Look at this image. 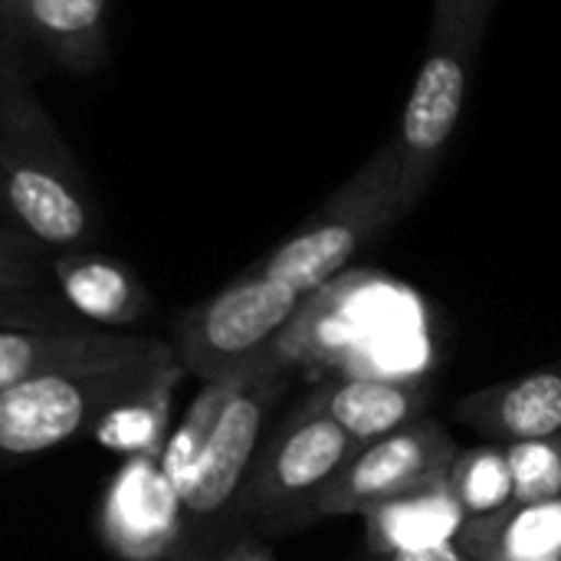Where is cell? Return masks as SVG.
I'll return each mask as SVG.
<instances>
[{"mask_svg":"<svg viewBox=\"0 0 561 561\" xmlns=\"http://www.w3.org/2000/svg\"><path fill=\"white\" fill-rule=\"evenodd\" d=\"M355 450L358 444L335 421L299 404L256 454L240 490V506L250 513H276L302 500L312 503Z\"/></svg>","mask_w":561,"mask_h":561,"instance_id":"7","label":"cell"},{"mask_svg":"<svg viewBox=\"0 0 561 561\" xmlns=\"http://www.w3.org/2000/svg\"><path fill=\"white\" fill-rule=\"evenodd\" d=\"M217 561H279L273 552H266V549H260V546H237V549H230L227 556H220Z\"/></svg>","mask_w":561,"mask_h":561,"instance_id":"24","label":"cell"},{"mask_svg":"<svg viewBox=\"0 0 561 561\" xmlns=\"http://www.w3.org/2000/svg\"><path fill=\"white\" fill-rule=\"evenodd\" d=\"M85 325L56 309L46 293H7L0 296V329H66Z\"/></svg>","mask_w":561,"mask_h":561,"instance_id":"22","label":"cell"},{"mask_svg":"<svg viewBox=\"0 0 561 561\" xmlns=\"http://www.w3.org/2000/svg\"><path fill=\"white\" fill-rule=\"evenodd\" d=\"M302 302L306 296L253 266L181 316L174 355L204 385L240 375L276 348Z\"/></svg>","mask_w":561,"mask_h":561,"instance_id":"5","label":"cell"},{"mask_svg":"<svg viewBox=\"0 0 561 561\" xmlns=\"http://www.w3.org/2000/svg\"><path fill=\"white\" fill-rule=\"evenodd\" d=\"M490 7L493 0H434L431 43L394 135L404 178L417 197H424L460 122Z\"/></svg>","mask_w":561,"mask_h":561,"instance_id":"4","label":"cell"},{"mask_svg":"<svg viewBox=\"0 0 561 561\" xmlns=\"http://www.w3.org/2000/svg\"><path fill=\"white\" fill-rule=\"evenodd\" d=\"M158 339L105 332L92 325L66 329H0V391L33 378L138 358L158 348Z\"/></svg>","mask_w":561,"mask_h":561,"instance_id":"10","label":"cell"},{"mask_svg":"<svg viewBox=\"0 0 561 561\" xmlns=\"http://www.w3.org/2000/svg\"><path fill=\"white\" fill-rule=\"evenodd\" d=\"M510 463H513V506L559 500L561 496V434L542 440H523L506 444Z\"/></svg>","mask_w":561,"mask_h":561,"instance_id":"20","label":"cell"},{"mask_svg":"<svg viewBox=\"0 0 561 561\" xmlns=\"http://www.w3.org/2000/svg\"><path fill=\"white\" fill-rule=\"evenodd\" d=\"M49 279L66 309L92 329L122 332L151 316L154 299L141 276L95 247L49 256Z\"/></svg>","mask_w":561,"mask_h":561,"instance_id":"12","label":"cell"},{"mask_svg":"<svg viewBox=\"0 0 561 561\" xmlns=\"http://www.w3.org/2000/svg\"><path fill=\"white\" fill-rule=\"evenodd\" d=\"M457 542L473 561L561 559V496L470 519Z\"/></svg>","mask_w":561,"mask_h":561,"instance_id":"17","label":"cell"},{"mask_svg":"<svg viewBox=\"0 0 561 561\" xmlns=\"http://www.w3.org/2000/svg\"><path fill=\"white\" fill-rule=\"evenodd\" d=\"M184 529V503L158 470V457H135L105 500V539L128 561L164 556Z\"/></svg>","mask_w":561,"mask_h":561,"instance_id":"11","label":"cell"},{"mask_svg":"<svg viewBox=\"0 0 561 561\" xmlns=\"http://www.w3.org/2000/svg\"><path fill=\"white\" fill-rule=\"evenodd\" d=\"M394 138L375 151L289 240L256 263L260 273L286 283L299 296H312L375 240H381L404 214L417 207Z\"/></svg>","mask_w":561,"mask_h":561,"instance_id":"2","label":"cell"},{"mask_svg":"<svg viewBox=\"0 0 561 561\" xmlns=\"http://www.w3.org/2000/svg\"><path fill=\"white\" fill-rule=\"evenodd\" d=\"M375 561H473L467 556V549L460 542H444V546H431V549H414V552H394V556H381Z\"/></svg>","mask_w":561,"mask_h":561,"instance_id":"23","label":"cell"},{"mask_svg":"<svg viewBox=\"0 0 561 561\" xmlns=\"http://www.w3.org/2000/svg\"><path fill=\"white\" fill-rule=\"evenodd\" d=\"M362 519H365V546L375 559L457 542L470 523L447 477L424 490L381 503L368 510Z\"/></svg>","mask_w":561,"mask_h":561,"instance_id":"15","label":"cell"},{"mask_svg":"<svg viewBox=\"0 0 561 561\" xmlns=\"http://www.w3.org/2000/svg\"><path fill=\"white\" fill-rule=\"evenodd\" d=\"M184 365L178 355L164 365H158L145 381H138L131 391H125L89 431V437L118 454V457H158L168 434H171V411L174 398L184 378Z\"/></svg>","mask_w":561,"mask_h":561,"instance_id":"16","label":"cell"},{"mask_svg":"<svg viewBox=\"0 0 561 561\" xmlns=\"http://www.w3.org/2000/svg\"><path fill=\"white\" fill-rule=\"evenodd\" d=\"M454 437L437 421H417L398 434L365 444L312 500L319 516H365L368 510L424 490L450 473Z\"/></svg>","mask_w":561,"mask_h":561,"instance_id":"6","label":"cell"},{"mask_svg":"<svg viewBox=\"0 0 561 561\" xmlns=\"http://www.w3.org/2000/svg\"><path fill=\"white\" fill-rule=\"evenodd\" d=\"M0 220L46 256L89 250L102 233V210L76 151L7 46H0Z\"/></svg>","mask_w":561,"mask_h":561,"instance_id":"1","label":"cell"},{"mask_svg":"<svg viewBox=\"0 0 561 561\" xmlns=\"http://www.w3.org/2000/svg\"><path fill=\"white\" fill-rule=\"evenodd\" d=\"M283 388H286V362L273 348L220 414L184 490V519L191 523L214 519L217 513L227 510L233 496H240L243 480L260 454L266 417L279 401Z\"/></svg>","mask_w":561,"mask_h":561,"instance_id":"8","label":"cell"},{"mask_svg":"<svg viewBox=\"0 0 561 561\" xmlns=\"http://www.w3.org/2000/svg\"><path fill=\"white\" fill-rule=\"evenodd\" d=\"M263 362H256L253 368H247L240 375H230L224 381L204 385L201 394L191 401L187 414L181 417V424L168 434V440H164V447L158 454V470L168 480V486L181 496V503H184V490L191 483V473H194V467H197V460H201V454H204V447H207V440H210L220 414L227 411V404L233 401V394L247 385V378Z\"/></svg>","mask_w":561,"mask_h":561,"instance_id":"18","label":"cell"},{"mask_svg":"<svg viewBox=\"0 0 561 561\" xmlns=\"http://www.w3.org/2000/svg\"><path fill=\"white\" fill-rule=\"evenodd\" d=\"M171 358L174 345L161 342L138 358L72 368L0 391V473L89 434L125 391Z\"/></svg>","mask_w":561,"mask_h":561,"instance_id":"3","label":"cell"},{"mask_svg":"<svg viewBox=\"0 0 561 561\" xmlns=\"http://www.w3.org/2000/svg\"><path fill=\"white\" fill-rule=\"evenodd\" d=\"M335 421L358 447L375 444L421 421L427 394L404 378H329L302 401Z\"/></svg>","mask_w":561,"mask_h":561,"instance_id":"14","label":"cell"},{"mask_svg":"<svg viewBox=\"0 0 561 561\" xmlns=\"http://www.w3.org/2000/svg\"><path fill=\"white\" fill-rule=\"evenodd\" d=\"M447 483L463 506L467 519H486L513 506L516 480L506 444H480L467 447L454 457Z\"/></svg>","mask_w":561,"mask_h":561,"instance_id":"19","label":"cell"},{"mask_svg":"<svg viewBox=\"0 0 561 561\" xmlns=\"http://www.w3.org/2000/svg\"><path fill=\"white\" fill-rule=\"evenodd\" d=\"M546 561H561V559H546Z\"/></svg>","mask_w":561,"mask_h":561,"instance_id":"25","label":"cell"},{"mask_svg":"<svg viewBox=\"0 0 561 561\" xmlns=\"http://www.w3.org/2000/svg\"><path fill=\"white\" fill-rule=\"evenodd\" d=\"M49 279V256L0 220V296L7 293H43Z\"/></svg>","mask_w":561,"mask_h":561,"instance_id":"21","label":"cell"},{"mask_svg":"<svg viewBox=\"0 0 561 561\" xmlns=\"http://www.w3.org/2000/svg\"><path fill=\"white\" fill-rule=\"evenodd\" d=\"M454 417L490 444L556 437L561 434V362L460 398Z\"/></svg>","mask_w":561,"mask_h":561,"instance_id":"13","label":"cell"},{"mask_svg":"<svg viewBox=\"0 0 561 561\" xmlns=\"http://www.w3.org/2000/svg\"><path fill=\"white\" fill-rule=\"evenodd\" d=\"M112 0H0V36L33 43L72 76H89L108 59Z\"/></svg>","mask_w":561,"mask_h":561,"instance_id":"9","label":"cell"}]
</instances>
